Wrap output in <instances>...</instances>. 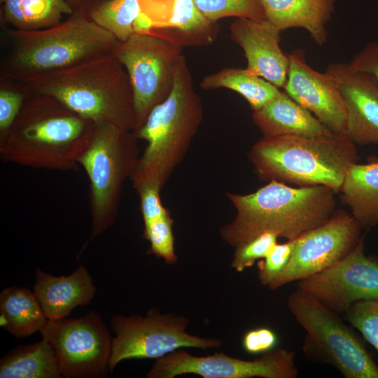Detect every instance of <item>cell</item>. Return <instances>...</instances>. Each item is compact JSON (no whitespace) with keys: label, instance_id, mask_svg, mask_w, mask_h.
I'll use <instances>...</instances> for the list:
<instances>
[{"label":"cell","instance_id":"3957f363","mask_svg":"<svg viewBox=\"0 0 378 378\" xmlns=\"http://www.w3.org/2000/svg\"><path fill=\"white\" fill-rule=\"evenodd\" d=\"M31 92L52 97L81 117L134 132V97L128 74L113 54L27 78Z\"/></svg>","mask_w":378,"mask_h":378},{"label":"cell","instance_id":"30bf717a","mask_svg":"<svg viewBox=\"0 0 378 378\" xmlns=\"http://www.w3.org/2000/svg\"><path fill=\"white\" fill-rule=\"evenodd\" d=\"M188 324L183 316L160 314L154 308L144 317L136 314L112 316L111 325L115 336L108 364L110 372L124 360L157 359L183 347L209 349L222 345L220 340L188 333Z\"/></svg>","mask_w":378,"mask_h":378},{"label":"cell","instance_id":"ffe728a7","mask_svg":"<svg viewBox=\"0 0 378 378\" xmlns=\"http://www.w3.org/2000/svg\"><path fill=\"white\" fill-rule=\"evenodd\" d=\"M252 119L263 137L296 136L328 139L336 135L285 91H281L261 108L253 111Z\"/></svg>","mask_w":378,"mask_h":378},{"label":"cell","instance_id":"1f68e13d","mask_svg":"<svg viewBox=\"0 0 378 378\" xmlns=\"http://www.w3.org/2000/svg\"><path fill=\"white\" fill-rule=\"evenodd\" d=\"M278 238L275 233L266 232L237 246L231 267L238 272L252 267L258 260L267 255L277 244Z\"/></svg>","mask_w":378,"mask_h":378},{"label":"cell","instance_id":"8d00e7d4","mask_svg":"<svg viewBox=\"0 0 378 378\" xmlns=\"http://www.w3.org/2000/svg\"><path fill=\"white\" fill-rule=\"evenodd\" d=\"M66 1L75 9L78 6L80 0H66Z\"/></svg>","mask_w":378,"mask_h":378},{"label":"cell","instance_id":"4316f807","mask_svg":"<svg viewBox=\"0 0 378 378\" xmlns=\"http://www.w3.org/2000/svg\"><path fill=\"white\" fill-rule=\"evenodd\" d=\"M77 8L119 41L135 33L141 14L139 0H80Z\"/></svg>","mask_w":378,"mask_h":378},{"label":"cell","instance_id":"52a82bcc","mask_svg":"<svg viewBox=\"0 0 378 378\" xmlns=\"http://www.w3.org/2000/svg\"><path fill=\"white\" fill-rule=\"evenodd\" d=\"M132 131L113 124L94 122L89 142L78 159L89 181L92 229L88 244L115 221L124 181L130 178L139 158Z\"/></svg>","mask_w":378,"mask_h":378},{"label":"cell","instance_id":"7402d4cb","mask_svg":"<svg viewBox=\"0 0 378 378\" xmlns=\"http://www.w3.org/2000/svg\"><path fill=\"white\" fill-rule=\"evenodd\" d=\"M339 192L363 229L378 225V160L353 164Z\"/></svg>","mask_w":378,"mask_h":378},{"label":"cell","instance_id":"7a4b0ae2","mask_svg":"<svg viewBox=\"0 0 378 378\" xmlns=\"http://www.w3.org/2000/svg\"><path fill=\"white\" fill-rule=\"evenodd\" d=\"M336 193L325 186L293 188L275 180L252 193H227L236 216L220 236L234 248L266 232L296 239L332 217Z\"/></svg>","mask_w":378,"mask_h":378},{"label":"cell","instance_id":"ba28073f","mask_svg":"<svg viewBox=\"0 0 378 378\" xmlns=\"http://www.w3.org/2000/svg\"><path fill=\"white\" fill-rule=\"evenodd\" d=\"M287 305L307 333V357L333 366L345 378H378V366L363 341L337 313L299 288L288 295Z\"/></svg>","mask_w":378,"mask_h":378},{"label":"cell","instance_id":"d6986e66","mask_svg":"<svg viewBox=\"0 0 378 378\" xmlns=\"http://www.w3.org/2000/svg\"><path fill=\"white\" fill-rule=\"evenodd\" d=\"M33 291L48 320L57 321L68 316L76 307L88 304L97 288L88 269L79 265L69 275L59 276L36 268Z\"/></svg>","mask_w":378,"mask_h":378},{"label":"cell","instance_id":"ac0fdd59","mask_svg":"<svg viewBox=\"0 0 378 378\" xmlns=\"http://www.w3.org/2000/svg\"><path fill=\"white\" fill-rule=\"evenodd\" d=\"M347 111L346 136L359 146H378V86L369 76L355 72L346 64L328 65Z\"/></svg>","mask_w":378,"mask_h":378},{"label":"cell","instance_id":"603a6c76","mask_svg":"<svg viewBox=\"0 0 378 378\" xmlns=\"http://www.w3.org/2000/svg\"><path fill=\"white\" fill-rule=\"evenodd\" d=\"M34 291L11 286L0 293V325L13 336L27 337L40 331L47 322Z\"/></svg>","mask_w":378,"mask_h":378},{"label":"cell","instance_id":"e575fe53","mask_svg":"<svg viewBox=\"0 0 378 378\" xmlns=\"http://www.w3.org/2000/svg\"><path fill=\"white\" fill-rule=\"evenodd\" d=\"M346 64L350 70L370 76L378 86V41L368 43Z\"/></svg>","mask_w":378,"mask_h":378},{"label":"cell","instance_id":"2e32d148","mask_svg":"<svg viewBox=\"0 0 378 378\" xmlns=\"http://www.w3.org/2000/svg\"><path fill=\"white\" fill-rule=\"evenodd\" d=\"M136 33L153 31L181 46L206 45L216 38V22L206 18L195 0H139Z\"/></svg>","mask_w":378,"mask_h":378},{"label":"cell","instance_id":"e0dca14e","mask_svg":"<svg viewBox=\"0 0 378 378\" xmlns=\"http://www.w3.org/2000/svg\"><path fill=\"white\" fill-rule=\"evenodd\" d=\"M230 30L232 39L244 50L246 70L278 88H284L290 60L279 45L282 31L267 19L257 21L248 18H236Z\"/></svg>","mask_w":378,"mask_h":378},{"label":"cell","instance_id":"4fadbf2b","mask_svg":"<svg viewBox=\"0 0 378 378\" xmlns=\"http://www.w3.org/2000/svg\"><path fill=\"white\" fill-rule=\"evenodd\" d=\"M362 229L351 213L335 211L327 222L297 238L288 265L271 282L269 288L275 290L340 262L357 246L363 237Z\"/></svg>","mask_w":378,"mask_h":378},{"label":"cell","instance_id":"5b68a950","mask_svg":"<svg viewBox=\"0 0 378 378\" xmlns=\"http://www.w3.org/2000/svg\"><path fill=\"white\" fill-rule=\"evenodd\" d=\"M202 118L201 99L183 55L169 94L151 110L134 133L137 139L147 142L130 178L134 189L146 183L163 187L183 159Z\"/></svg>","mask_w":378,"mask_h":378},{"label":"cell","instance_id":"d6a6232c","mask_svg":"<svg viewBox=\"0 0 378 378\" xmlns=\"http://www.w3.org/2000/svg\"><path fill=\"white\" fill-rule=\"evenodd\" d=\"M296 239L276 244L267 255L258 262V279L263 286H268L288 265L296 244Z\"/></svg>","mask_w":378,"mask_h":378},{"label":"cell","instance_id":"277c9868","mask_svg":"<svg viewBox=\"0 0 378 378\" xmlns=\"http://www.w3.org/2000/svg\"><path fill=\"white\" fill-rule=\"evenodd\" d=\"M9 51L0 78H27L113 53L118 40L75 8L60 23L43 29H4Z\"/></svg>","mask_w":378,"mask_h":378},{"label":"cell","instance_id":"9c48e42d","mask_svg":"<svg viewBox=\"0 0 378 378\" xmlns=\"http://www.w3.org/2000/svg\"><path fill=\"white\" fill-rule=\"evenodd\" d=\"M113 55L123 65L132 86L136 132L151 110L169 94L182 47L153 31L118 41Z\"/></svg>","mask_w":378,"mask_h":378},{"label":"cell","instance_id":"6da1fadb","mask_svg":"<svg viewBox=\"0 0 378 378\" xmlns=\"http://www.w3.org/2000/svg\"><path fill=\"white\" fill-rule=\"evenodd\" d=\"M94 125L57 99L28 90L17 117L0 135L1 160L34 169L78 172V159Z\"/></svg>","mask_w":378,"mask_h":378},{"label":"cell","instance_id":"4dcf8cb0","mask_svg":"<svg viewBox=\"0 0 378 378\" xmlns=\"http://www.w3.org/2000/svg\"><path fill=\"white\" fill-rule=\"evenodd\" d=\"M0 135L10 127L19 113L27 89L19 80L0 78Z\"/></svg>","mask_w":378,"mask_h":378},{"label":"cell","instance_id":"83f0119b","mask_svg":"<svg viewBox=\"0 0 378 378\" xmlns=\"http://www.w3.org/2000/svg\"><path fill=\"white\" fill-rule=\"evenodd\" d=\"M198 8L209 20L216 22L226 17L267 20L262 0H195Z\"/></svg>","mask_w":378,"mask_h":378},{"label":"cell","instance_id":"8fae6325","mask_svg":"<svg viewBox=\"0 0 378 378\" xmlns=\"http://www.w3.org/2000/svg\"><path fill=\"white\" fill-rule=\"evenodd\" d=\"M39 332L54 349L63 378H101L110 372L113 337L95 311L78 318L48 320Z\"/></svg>","mask_w":378,"mask_h":378},{"label":"cell","instance_id":"d4e9b609","mask_svg":"<svg viewBox=\"0 0 378 378\" xmlns=\"http://www.w3.org/2000/svg\"><path fill=\"white\" fill-rule=\"evenodd\" d=\"M2 4L1 21L10 28L25 31L53 27L74 10L64 0H6Z\"/></svg>","mask_w":378,"mask_h":378},{"label":"cell","instance_id":"f35d334b","mask_svg":"<svg viewBox=\"0 0 378 378\" xmlns=\"http://www.w3.org/2000/svg\"><path fill=\"white\" fill-rule=\"evenodd\" d=\"M64 1H66V0H64Z\"/></svg>","mask_w":378,"mask_h":378},{"label":"cell","instance_id":"d590c367","mask_svg":"<svg viewBox=\"0 0 378 378\" xmlns=\"http://www.w3.org/2000/svg\"><path fill=\"white\" fill-rule=\"evenodd\" d=\"M278 342L275 332L269 328L250 330L242 339L244 350L251 354H264L275 348Z\"/></svg>","mask_w":378,"mask_h":378},{"label":"cell","instance_id":"9a60e30c","mask_svg":"<svg viewBox=\"0 0 378 378\" xmlns=\"http://www.w3.org/2000/svg\"><path fill=\"white\" fill-rule=\"evenodd\" d=\"M288 57L284 91L335 134L346 136V107L335 81L327 73L312 69L306 62L302 50H293Z\"/></svg>","mask_w":378,"mask_h":378},{"label":"cell","instance_id":"8992f818","mask_svg":"<svg viewBox=\"0 0 378 378\" xmlns=\"http://www.w3.org/2000/svg\"><path fill=\"white\" fill-rule=\"evenodd\" d=\"M355 145L347 136L263 137L248 157L262 181L298 187L325 186L339 192L349 169L358 161Z\"/></svg>","mask_w":378,"mask_h":378},{"label":"cell","instance_id":"5bb4252c","mask_svg":"<svg viewBox=\"0 0 378 378\" xmlns=\"http://www.w3.org/2000/svg\"><path fill=\"white\" fill-rule=\"evenodd\" d=\"M365 236L344 259L298 283V288L335 312L360 300H378V260L366 255Z\"/></svg>","mask_w":378,"mask_h":378},{"label":"cell","instance_id":"484cf974","mask_svg":"<svg viewBox=\"0 0 378 378\" xmlns=\"http://www.w3.org/2000/svg\"><path fill=\"white\" fill-rule=\"evenodd\" d=\"M204 90L227 88L241 94L253 111L263 107L279 93V88L246 69L225 68L205 76L200 83Z\"/></svg>","mask_w":378,"mask_h":378},{"label":"cell","instance_id":"f1b7e54d","mask_svg":"<svg viewBox=\"0 0 378 378\" xmlns=\"http://www.w3.org/2000/svg\"><path fill=\"white\" fill-rule=\"evenodd\" d=\"M144 224L143 237L150 243L147 253L162 258L167 264L176 263L178 258L174 251L173 219L170 214Z\"/></svg>","mask_w":378,"mask_h":378},{"label":"cell","instance_id":"74e56055","mask_svg":"<svg viewBox=\"0 0 378 378\" xmlns=\"http://www.w3.org/2000/svg\"><path fill=\"white\" fill-rule=\"evenodd\" d=\"M6 0H0L1 3H4Z\"/></svg>","mask_w":378,"mask_h":378},{"label":"cell","instance_id":"836d02e7","mask_svg":"<svg viewBox=\"0 0 378 378\" xmlns=\"http://www.w3.org/2000/svg\"><path fill=\"white\" fill-rule=\"evenodd\" d=\"M162 188L153 183L143 184L135 188L140 200V209L144 223L169 214L160 200Z\"/></svg>","mask_w":378,"mask_h":378},{"label":"cell","instance_id":"f546056e","mask_svg":"<svg viewBox=\"0 0 378 378\" xmlns=\"http://www.w3.org/2000/svg\"><path fill=\"white\" fill-rule=\"evenodd\" d=\"M344 318L378 351V300H360L344 312Z\"/></svg>","mask_w":378,"mask_h":378},{"label":"cell","instance_id":"44dd1931","mask_svg":"<svg viewBox=\"0 0 378 378\" xmlns=\"http://www.w3.org/2000/svg\"><path fill=\"white\" fill-rule=\"evenodd\" d=\"M336 0H262L267 19L281 31L302 28L318 45L327 40L326 26Z\"/></svg>","mask_w":378,"mask_h":378},{"label":"cell","instance_id":"7c38bea8","mask_svg":"<svg viewBox=\"0 0 378 378\" xmlns=\"http://www.w3.org/2000/svg\"><path fill=\"white\" fill-rule=\"evenodd\" d=\"M294 351L274 348L253 360L233 358L222 352L195 356L179 349L155 361L146 377L174 378L194 374L204 378H296L298 369Z\"/></svg>","mask_w":378,"mask_h":378},{"label":"cell","instance_id":"cb8c5ba5","mask_svg":"<svg viewBox=\"0 0 378 378\" xmlns=\"http://www.w3.org/2000/svg\"><path fill=\"white\" fill-rule=\"evenodd\" d=\"M0 378H63L56 353L45 339L18 345L0 360Z\"/></svg>","mask_w":378,"mask_h":378}]
</instances>
